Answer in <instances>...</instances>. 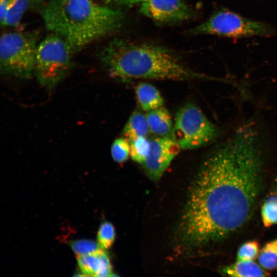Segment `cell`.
Returning <instances> with one entry per match:
<instances>
[{"label":"cell","mask_w":277,"mask_h":277,"mask_svg":"<svg viewBox=\"0 0 277 277\" xmlns=\"http://www.w3.org/2000/svg\"><path fill=\"white\" fill-rule=\"evenodd\" d=\"M259 264L267 270L277 268V239L266 243L258 255Z\"/></svg>","instance_id":"17"},{"label":"cell","mask_w":277,"mask_h":277,"mask_svg":"<svg viewBox=\"0 0 277 277\" xmlns=\"http://www.w3.org/2000/svg\"><path fill=\"white\" fill-rule=\"evenodd\" d=\"M111 1V0H106V1L107 2H109Z\"/></svg>","instance_id":"25"},{"label":"cell","mask_w":277,"mask_h":277,"mask_svg":"<svg viewBox=\"0 0 277 277\" xmlns=\"http://www.w3.org/2000/svg\"><path fill=\"white\" fill-rule=\"evenodd\" d=\"M32 2L33 0H11L3 14L0 15L2 26H15L18 25Z\"/></svg>","instance_id":"15"},{"label":"cell","mask_w":277,"mask_h":277,"mask_svg":"<svg viewBox=\"0 0 277 277\" xmlns=\"http://www.w3.org/2000/svg\"><path fill=\"white\" fill-rule=\"evenodd\" d=\"M181 149L171 137L160 136L151 141L150 152L142 164L148 176L159 180Z\"/></svg>","instance_id":"8"},{"label":"cell","mask_w":277,"mask_h":277,"mask_svg":"<svg viewBox=\"0 0 277 277\" xmlns=\"http://www.w3.org/2000/svg\"><path fill=\"white\" fill-rule=\"evenodd\" d=\"M137 100L141 108L145 111L162 107L164 99L159 91L153 85L140 83L135 88Z\"/></svg>","instance_id":"12"},{"label":"cell","mask_w":277,"mask_h":277,"mask_svg":"<svg viewBox=\"0 0 277 277\" xmlns=\"http://www.w3.org/2000/svg\"><path fill=\"white\" fill-rule=\"evenodd\" d=\"M171 137L182 149L199 148L214 141L219 134L216 127L194 104L188 103L177 112Z\"/></svg>","instance_id":"7"},{"label":"cell","mask_w":277,"mask_h":277,"mask_svg":"<svg viewBox=\"0 0 277 277\" xmlns=\"http://www.w3.org/2000/svg\"><path fill=\"white\" fill-rule=\"evenodd\" d=\"M189 33L233 38L271 37L277 34V30L268 24L221 9L214 12L205 22L190 29Z\"/></svg>","instance_id":"4"},{"label":"cell","mask_w":277,"mask_h":277,"mask_svg":"<svg viewBox=\"0 0 277 277\" xmlns=\"http://www.w3.org/2000/svg\"><path fill=\"white\" fill-rule=\"evenodd\" d=\"M147 0H121V2L123 4L131 6L138 3H143Z\"/></svg>","instance_id":"23"},{"label":"cell","mask_w":277,"mask_h":277,"mask_svg":"<svg viewBox=\"0 0 277 277\" xmlns=\"http://www.w3.org/2000/svg\"><path fill=\"white\" fill-rule=\"evenodd\" d=\"M141 12L159 23H175L188 19L191 11L182 0H147L142 3Z\"/></svg>","instance_id":"9"},{"label":"cell","mask_w":277,"mask_h":277,"mask_svg":"<svg viewBox=\"0 0 277 277\" xmlns=\"http://www.w3.org/2000/svg\"><path fill=\"white\" fill-rule=\"evenodd\" d=\"M115 232L113 225L109 222H103L97 235V243L100 247L103 249L110 248L114 243Z\"/></svg>","instance_id":"19"},{"label":"cell","mask_w":277,"mask_h":277,"mask_svg":"<svg viewBox=\"0 0 277 277\" xmlns=\"http://www.w3.org/2000/svg\"><path fill=\"white\" fill-rule=\"evenodd\" d=\"M259 248V244L256 241H250L244 243L238 250L236 260L253 261L258 256Z\"/></svg>","instance_id":"21"},{"label":"cell","mask_w":277,"mask_h":277,"mask_svg":"<svg viewBox=\"0 0 277 277\" xmlns=\"http://www.w3.org/2000/svg\"><path fill=\"white\" fill-rule=\"evenodd\" d=\"M73 53L60 36L50 33L38 45L34 72L43 86L54 87L66 75L71 67Z\"/></svg>","instance_id":"6"},{"label":"cell","mask_w":277,"mask_h":277,"mask_svg":"<svg viewBox=\"0 0 277 277\" xmlns=\"http://www.w3.org/2000/svg\"><path fill=\"white\" fill-rule=\"evenodd\" d=\"M264 159L259 133L240 127L205 160L190 187L178 233L188 247L227 238L249 219L260 192Z\"/></svg>","instance_id":"1"},{"label":"cell","mask_w":277,"mask_h":277,"mask_svg":"<svg viewBox=\"0 0 277 277\" xmlns=\"http://www.w3.org/2000/svg\"><path fill=\"white\" fill-rule=\"evenodd\" d=\"M100 57L109 75L119 80L209 78L186 67L171 52L156 45L115 39L103 49Z\"/></svg>","instance_id":"2"},{"label":"cell","mask_w":277,"mask_h":277,"mask_svg":"<svg viewBox=\"0 0 277 277\" xmlns=\"http://www.w3.org/2000/svg\"><path fill=\"white\" fill-rule=\"evenodd\" d=\"M221 272L224 275L234 277L266 276L267 272L253 261H237L225 266Z\"/></svg>","instance_id":"13"},{"label":"cell","mask_w":277,"mask_h":277,"mask_svg":"<svg viewBox=\"0 0 277 277\" xmlns=\"http://www.w3.org/2000/svg\"><path fill=\"white\" fill-rule=\"evenodd\" d=\"M70 245L76 256L93 253L101 249L97 243L89 240L72 241Z\"/></svg>","instance_id":"22"},{"label":"cell","mask_w":277,"mask_h":277,"mask_svg":"<svg viewBox=\"0 0 277 277\" xmlns=\"http://www.w3.org/2000/svg\"><path fill=\"white\" fill-rule=\"evenodd\" d=\"M77 261L81 272L86 276H111L113 274L110 259L102 249L93 253L77 255Z\"/></svg>","instance_id":"10"},{"label":"cell","mask_w":277,"mask_h":277,"mask_svg":"<svg viewBox=\"0 0 277 277\" xmlns=\"http://www.w3.org/2000/svg\"><path fill=\"white\" fill-rule=\"evenodd\" d=\"M129 142L130 156L135 162L143 164L150 152L151 141L146 137H142Z\"/></svg>","instance_id":"18"},{"label":"cell","mask_w":277,"mask_h":277,"mask_svg":"<svg viewBox=\"0 0 277 277\" xmlns=\"http://www.w3.org/2000/svg\"><path fill=\"white\" fill-rule=\"evenodd\" d=\"M38 45L32 33H3L0 38L1 72L20 78L30 77L34 72Z\"/></svg>","instance_id":"5"},{"label":"cell","mask_w":277,"mask_h":277,"mask_svg":"<svg viewBox=\"0 0 277 277\" xmlns=\"http://www.w3.org/2000/svg\"><path fill=\"white\" fill-rule=\"evenodd\" d=\"M261 217L263 224L266 227L277 225V180L264 201Z\"/></svg>","instance_id":"16"},{"label":"cell","mask_w":277,"mask_h":277,"mask_svg":"<svg viewBox=\"0 0 277 277\" xmlns=\"http://www.w3.org/2000/svg\"><path fill=\"white\" fill-rule=\"evenodd\" d=\"M130 142L125 137L116 138L111 145V156L117 163L125 162L130 156Z\"/></svg>","instance_id":"20"},{"label":"cell","mask_w":277,"mask_h":277,"mask_svg":"<svg viewBox=\"0 0 277 277\" xmlns=\"http://www.w3.org/2000/svg\"><path fill=\"white\" fill-rule=\"evenodd\" d=\"M11 0H0V15L4 12L8 4Z\"/></svg>","instance_id":"24"},{"label":"cell","mask_w":277,"mask_h":277,"mask_svg":"<svg viewBox=\"0 0 277 277\" xmlns=\"http://www.w3.org/2000/svg\"><path fill=\"white\" fill-rule=\"evenodd\" d=\"M150 131L159 136H167L173 125L171 115L165 108L160 107L148 111L146 114Z\"/></svg>","instance_id":"11"},{"label":"cell","mask_w":277,"mask_h":277,"mask_svg":"<svg viewBox=\"0 0 277 277\" xmlns=\"http://www.w3.org/2000/svg\"><path fill=\"white\" fill-rule=\"evenodd\" d=\"M150 131L146 115L139 111L133 112L123 128L124 137L129 141L147 137Z\"/></svg>","instance_id":"14"},{"label":"cell","mask_w":277,"mask_h":277,"mask_svg":"<svg viewBox=\"0 0 277 277\" xmlns=\"http://www.w3.org/2000/svg\"><path fill=\"white\" fill-rule=\"evenodd\" d=\"M50 33L62 37L73 53L122 25L123 13L93 0H48L42 12Z\"/></svg>","instance_id":"3"}]
</instances>
